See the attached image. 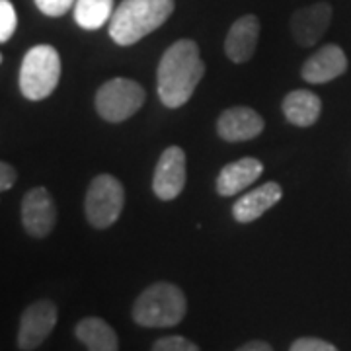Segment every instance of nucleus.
Masks as SVG:
<instances>
[{
	"instance_id": "b1692460",
	"label": "nucleus",
	"mask_w": 351,
	"mask_h": 351,
	"mask_svg": "<svg viewBox=\"0 0 351 351\" xmlns=\"http://www.w3.org/2000/svg\"><path fill=\"white\" fill-rule=\"evenodd\" d=\"M237 351H274V348H271L267 341H262V339H254V341H248V343L240 346Z\"/></svg>"
},
{
	"instance_id": "9b49d317",
	"label": "nucleus",
	"mask_w": 351,
	"mask_h": 351,
	"mask_svg": "<svg viewBox=\"0 0 351 351\" xmlns=\"http://www.w3.org/2000/svg\"><path fill=\"white\" fill-rule=\"evenodd\" d=\"M263 119L260 113L252 108H230L219 115L217 133L226 143H244L262 135Z\"/></svg>"
},
{
	"instance_id": "f8f14e48",
	"label": "nucleus",
	"mask_w": 351,
	"mask_h": 351,
	"mask_svg": "<svg viewBox=\"0 0 351 351\" xmlns=\"http://www.w3.org/2000/svg\"><path fill=\"white\" fill-rule=\"evenodd\" d=\"M348 71V57L339 45H324L302 64L301 75L311 84H326Z\"/></svg>"
},
{
	"instance_id": "20e7f679",
	"label": "nucleus",
	"mask_w": 351,
	"mask_h": 351,
	"mask_svg": "<svg viewBox=\"0 0 351 351\" xmlns=\"http://www.w3.org/2000/svg\"><path fill=\"white\" fill-rule=\"evenodd\" d=\"M61 78V59L55 47L36 45L27 51L20 66V92L32 101H41L55 92Z\"/></svg>"
},
{
	"instance_id": "a211bd4d",
	"label": "nucleus",
	"mask_w": 351,
	"mask_h": 351,
	"mask_svg": "<svg viewBox=\"0 0 351 351\" xmlns=\"http://www.w3.org/2000/svg\"><path fill=\"white\" fill-rule=\"evenodd\" d=\"M113 16V0H76L75 20L84 29H100Z\"/></svg>"
},
{
	"instance_id": "aec40b11",
	"label": "nucleus",
	"mask_w": 351,
	"mask_h": 351,
	"mask_svg": "<svg viewBox=\"0 0 351 351\" xmlns=\"http://www.w3.org/2000/svg\"><path fill=\"white\" fill-rule=\"evenodd\" d=\"M151 351H199V348L184 336H166L156 339Z\"/></svg>"
},
{
	"instance_id": "9d476101",
	"label": "nucleus",
	"mask_w": 351,
	"mask_h": 351,
	"mask_svg": "<svg viewBox=\"0 0 351 351\" xmlns=\"http://www.w3.org/2000/svg\"><path fill=\"white\" fill-rule=\"evenodd\" d=\"M332 6L328 2H318L313 6L301 8L291 16V34L301 47H313L326 34L332 22Z\"/></svg>"
},
{
	"instance_id": "4468645a",
	"label": "nucleus",
	"mask_w": 351,
	"mask_h": 351,
	"mask_svg": "<svg viewBox=\"0 0 351 351\" xmlns=\"http://www.w3.org/2000/svg\"><path fill=\"white\" fill-rule=\"evenodd\" d=\"M283 197V189L277 182H265L260 188L252 189L244 193L234 205H232V217L237 223L248 225L260 219L265 211L276 207Z\"/></svg>"
},
{
	"instance_id": "6e6552de",
	"label": "nucleus",
	"mask_w": 351,
	"mask_h": 351,
	"mask_svg": "<svg viewBox=\"0 0 351 351\" xmlns=\"http://www.w3.org/2000/svg\"><path fill=\"white\" fill-rule=\"evenodd\" d=\"M186 186V152L168 147L160 154L152 176V191L162 201L176 199Z\"/></svg>"
},
{
	"instance_id": "f257e3e1",
	"label": "nucleus",
	"mask_w": 351,
	"mask_h": 351,
	"mask_svg": "<svg viewBox=\"0 0 351 351\" xmlns=\"http://www.w3.org/2000/svg\"><path fill=\"white\" fill-rule=\"evenodd\" d=\"M205 75L199 45L191 39H178L164 51L158 63V98L166 108L176 110L188 104Z\"/></svg>"
},
{
	"instance_id": "0eeeda50",
	"label": "nucleus",
	"mask_w": 351,
	"mask_h": 351,
	"mask_svg": "<svg viewBox=\"0 0 351 351\" xmlns=\"http://www.w3.org/2000/svg\"><path fill=\"white\" fill-rule=\"evenodd\" d=\"M57 304L49 299L32 302L20 316L18 328V348L22 351H34L49 338L57 324Z\"/></svg>"
},
{
	"instance_id": "f3484780",
	"label": "nucleus",
	"mask_w": 351,
	"mask_h": 351,
	"mask_svg": "<svg viewBox=\"0 0 351 351\" xmlns=\"http://www.w3.org/2000/svg\"><path fill=\"white\" fill-rule=\"evenodd\" d=\"M75 336L88 351H119V338L106 320L86 316L75 326Z\"/></svg>"
},
{
	"instance_id": "7ed1b4c3",
	"label": "nucleus",
	"mask_w": 351,
	"mask_h": 351,
	"mask_svg": "<svg viewBox=\"0 0 351 351\" xmlns=\"http://www.w3.org/2000/svg\"><path fill=\"white\" fill-rule=\"evenodd\" d=\"M188 301L184 291L168 281L145 289L133 304V320L143 328H172L184 320Z\"/></svg>"
},
{
	"instance_id": "423d86ee",
	"label": "nucleus",
	"mask_w": 351,
	"mask_h": 351,
	"mask_svg": "<svg viewBox=\"0 0 351 351\" xmlns=\"http://www.w3.org/2000/svg\"><path fill=\"white\" fill-rule=\"evenodd\" d=\"M145 88L129 78H112L104 82L96 92V110L101 119L110 123H121L143 108Z\"/></svg>"
},
{
	"instance_id": "5701e85b",
	"label": "nucleus",
	"mask_w": 351,
	"mask_h": 351,
	"mask_svg": "<svg viewBox=\"0 0 351 351\" xmlns=\"http://www.w3.org/2000/svg\"><path fill=\"white\" fill-rule=\"evenodd\" d=\"M16 180H18V174H16V168H14L12 164H0V189L8 191L16 184Z\"/></svg>"
},
{
	"instance_id": "dca6fc26",
	"label": "nucleus",
	"mask_w": 351,
	"mask_h": 351,
	"mask_svg": "<svg viewBox=\"0 0 351 351\" xmlns=\"http://www.w3.org/2000/svg\"><path fill=\"white\" fill-rule=\"evenodd\" d=\"M320 113H322V100L311 90H293L283 100V115L291 125H314Z\"/></svg>"
},
{
	"instance_id": "ddd939ff",
	"label": "nucleus",
	"mask_w": 351,
	"mask_h": 351,
	"mask_svg": "<svg viewBox=\"0 0 351 351\" xmlns=\"http://www.w3.org/2000/svg\"><path fill=\"white\" fill-rule=\"evenodd\" d=\"M260 20L254 14H246L230 25L225 39V53L232 63L242 64L250 61L258 47Z\"/></svg>"
},
{
	"instance_id": "39448f33",
	"label": "nucleus",
	"mask_w": 351,
	"mask_h": 351,
	"mask_svg": "<svg viewBox=\"0 0 351 351\" xmlns=\"http://www.w3.org/2000/svg\"><path fill=\"white\" fill-rule=\"evenodd\" d=\"M125 205V189L121 182L112 174L96 176L86 191L84 213L90 225L94 228H110L117 223L119 215Z\"/></svg>"
},
{
	"instance_id": "6ab92c4d",
	"label": "nucleus",
	"mask_w": 351,
	"mask_h": 351,
	"mask_svg": "<svg viewBox=\"0 0 351 351\" xmlns=\"http://www.w3.org/2000/svg\"><path fill=\"white\" fill-rule=\"evenodd\" d=\"M18 27V16L10 0H0V41L6 43Z\"/></svg>"
},
{
	"instance_id": "412c9836",
	"label": "nucleus",
	"mask_w": 351,
	"mask_h": 351,
	"mask_svg": "<svg viewBox=\"0 0 351 351\" xmlns=\"http://www.w3.org/2000/svg\"><path fill=\"white\" fill-rule=\"evenodd\" d=\"M75 4L76 0H36V6L39 8V12H43L49 18H61Z\"/></svg>"
},
{
	"instance_id": "1a4fd4ad",
	"label": "nucleus",
	"mask_w": 351,
	"mask_h": 351,
	"mask_svg": "<svg viewBox=\"0 0 351 351\" xmlns=\"http://www.w3.org/2000/svg\"><path fill=\"white\" fill-rule=\"evenodd\" d=\"M57 223L55 201L45 188L29 189L22 201V225L32 239H45Z\"/></svg>"
},
{
	"instance_id": "2eb2a0df",
	"label": "nucleus",
	"mask_w": 351,
	"mask_h": 351,
	"mask_svg": "<svg viewBox=\"0 0 351 351\" xmlns=\"http://www.w3.org/2000/svg\"><path fill=\"white\" fill-rule=\"evenodd\" d=\"M262 172L263 164L258 158H252V156L226 164L219 172L217 182H215L217 193L223 197H232L246 188H250L252 184L262 176Z\"/></svg>"
},
{
	"instance_id": "f03ea898",
	"label": "nucleus",
	"mask_w": 351,
	"mask_h": 351,
	"mask_svg": "<svg viewBox=\"0 0 351 351\" xmlns=\"http://www.w3.org/2000/svg\"><path fill=\"white\" fill-rule=\"evenodd\" d=\"M174 8V0H123L110 20V38L129 47L158 29Z\"/></svg>"
},
{
	"instance_id": "4be33fe9",
	"label": "nucleus",
	"mask_w": 351,
	"mask_h": 351,
	"mask_svg": "<svg viewBox=\"0 0 351 351\" xmlns=\"http://www.w3.org/2000/svg\"><path fill=\"white\" fill-rule=\"evenodd\" d=\"M289 351H339L336 346L320 338H299L291 343Z\"/></svg>"
}]
</instances>
